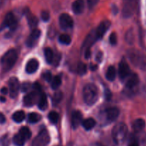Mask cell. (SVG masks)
Returning <instances> with one entry per match:
<instances>
[{"label": "cell", "instance_id": "cell-1", "mask_svg": "<svg viewBox=\"0 0 146 146\" xmlns=\"http://www.w3.org/2000/svg\"><path fill=\"white\" fill-rule=\"evenodd\" d=\"M82 95L84 103L87 106H92L98 99V90L94 84H88L83 88Z\"/></svg>", "mask_w": 146, "mask_h": 146}, {"label": "cell", "instance_id": "cell-2", "mask_svg": "<svg viewBox=\"0 0 146 146\" xmlns=\"http://www.w3.org/2000/svg\"><path fill=\"white\" fill-rule=\"evenodd\" d=\"M128 129L124 123H117L113 128L112 135L114 142L117 145H121L127 137Z\"/></svg>", "mask_w": 146, "mask_h": 146}, {"label": "cell", "instance_id": "cell-3", "mask_svg": "<svg viewBox=\"0 0 146 146\" xmlns=\"http://www.w3.org/2000/svg\"><path fill=\"white\" fill-rule=\"evenodd\" d=\"M18 58L16 50L9 49L3 55L1 58V64L4 71H8L12 68Z\"/></svg>", "mask_w": 146, "mask_h": 146}, {"label": "cell", "instance_id": "cell-4", "mask_svg": "<svg viewBox=\"0 0 146 146\" xmlns=\"http://www.w3.org/2000/svg\"><path fill=\"white\" fill-rule=\"evenodd\" d=\"M127 56L132 64L137 68L146 70V56L136 49H130L127 51Z\"/></svg>", "mask_w": 146, "mask_h": 146}, {"label": "cell", "instance_id": "cell-5", "mask_svg": "<svg viewBox=\"0 0 146 146\" xmlns=\"http://www.w3.org/2000/svg\"><path fill=\"white\" fill-rule=\"evenodd\" d=\"M50 141V137L48 131L46 129H42L33 140L31 146H47Z\"/></svg>", "mask_w": 146, "mask_h": 146}, {"label": "cell", "instance_id": "cell-6", "mask_svg": "<svg viewBox=\"0 0 146 146\" xmlns=\"http://www.w3.org/2000/svg\"><path fill=\"white\" fill-rule=\"evenodd\" d=\"M41 92V90L34 89V91L26 95L23 98V104L24 106L31 107L36 104V103L38 102Z\"/></svg>", "mask_w": 146, "mask_h": 146}, {"label": "cell", "instance_id": "cell-7", "mask_svg": "<svg viewBox=\"0 0 146 146\" xmlns=\"http://www.w3.org/2000/svg\"><path fill=\"white\" fill-rule=\"evenodd\" d=\"M136 9V0H123L122 14L125 18L132 17Z\"/></svg>", "mask_w": 146, "mask_h": 146}, {"label": "cell", "instance_id": "cell-8", "mask_svg": "<svg viewBox=\"0 0 146 146\" xmlns=\"http://www.w3.org/2000/svg\"><path fill=\"white\" fill-rule=\"evenodd\" d=\"M6 27L9 28L11 31H14L17 29V21L13 13L9 12L8 14H7L1 27H0V30L4 29Z\"/></svg>", "mask_w": 146, "mask_h": 146}, {"label": "cell", "instance_id": "cell-9", "mask_svg": "<svg viewBox=\"0 0 146 146\" xmlns=\"http://www.w3.org/2000/svg\"><path fill=\"white\" fill-rule=\"evenodd\" d=\"M59 24H60L61 29L64 30H67L69 29H71L73 27L74 21H73L72 18L69 14H66V13H63L60 16Z\"/></svg>", "mask_w": 146, "mask_h": 146}, {"label": "cell", "instance_id": "cell-10", "mask_svg": "<svg viewBox=\"0 0 146 146\" xmlns=\"http://www.w3.org/2000/svg\"><path fill=\"white\" fill-rule=\"evenodd\" d=\"M140 80L138 76L136 74H131L129 76V78L127 79L125 84V90L128 92H133L138 86Z\"/></svg>", "mask_w": 146, "mask_h": 146}, {"label": "cell", "instance_id": "cell-11", "mask_svg": "<svg viewBox=\"0 0 146 146\" xmlns=\"http://www.w3.org/2000/svg\"><path fill=\"white\" fill-rule=\"evenodd\" d=\"M9 95L12 98H16L18 95L20 88L19 81L16 77H11L9 81Z\"/></svg>", "mask_w": 146, "mask_h": 146}, {"label": "cell", "instance_id": "cell-12", "mask_svg": "<svg viewBox=\"0 0 146 146\" xmlns=\"http://www.w3.org/2000/svg\"><path fill=\"white\" fill-rule=\"evenodd\" d=\"M118 74L119 76H120L121 80L125 79L127 77H128L131 74L130 66L127 64V63L125 61H124V60L120 61V63L119 64Z\"/></svg>", "mask_w": 146, "mask_h": 146}, {"label": "cell", "instance_id": "cell-13", "mask_svg": "<svg viewBox=\"0 0 146 146\" xmlns=\"http://www.w3.org/2000/svg\"><path fill=\"white\" fill-rule=\"evenodd\" d=\"M103 113H104L105 119L109 123L113 122V121H115L117 117L119 116V114H120V111H119L118 108H115V107L107 108Z\"/></svg>", "mask_w": 146, "mask_h": 146}, {"label": "cell", "instance_id": "cell-14", "mask_svg": "<svg viewBox=\"0 0 146 146\" xmlns=\"http://www.w3.org/2000/svg\"><path fill=\"white\" fill-rule=\"evenodd\" d=\"M40 34H41V31L39 29H35L33 30L32 32L30 34V35L29 36L27 41H26V44H27V46H34L36 44V43L37 42V41H38L39 38L40 36Z\"/></svg>", "mask_w": 146, "mask_h": 146}, {"label": "cell", "instance_id": "cell-15", "mask_svg": "<svg viewBox=\"0 0 146 146\" xmlns=\"http://www.w3.org/2000/svg\"><path fill=\"white\" fill-rule=\"evenodd\" d=\"M110 25H111V24H110L109 21H104L100 23V25L97 27V29L95 30V33L97 36V38H102L104 35L106 31L110 28Z\"/></svg>", "mask_w": 146, "mask_h": 146}, {"label": "cell", "instance_id": "cell-16", "mask_svg": "<svg viewBox=\"0 0 146 146\" xmlns=\"http://www.w3.org/2000/svg\"><path fill=\"white\" fill-rule=\"evenodd\" d=\"M82 122V114L79 111H74L72 114V125L74 129Z\"/></svg>", "mask_w": 146, "mask_h": 146}, {"label": "cell", "instance_id": "cell-17", "mask_svg": "<svg viewBox=\"0 0 146 146\" xmlns=\"http://www.w3.org/2000/svg\"><path fill=\"white\" fill-rule=\"evenodd\" d=\"M39 67V62L35 58H31L27 62V65L25 67V71L27 74H34Z\"/></svg>", "mask_w": 146, "mask_h": 146}, {"label": "cell", "instance_id": "cell-18", "mask_svg": "<svg viewBox=\"0 0 146 146\" xmlns=\"http://www.w3.org/2000/svg\"><path fill=\"white\" fill-rule=\"evenodd\" d=\"M97 39L98 38H97V35H96L95 31H92L86 37L85 40L84 41V44H83V46H84L85 49L86 48H90V47L92 46Z\"/></svg>", "mask_w": 146, "mask_h": 146}, {"label": "cell", "instance_id": "cell-19", "mask_svg": "<svg viewBox=\"0 0 146 146\" xmlns=\"http://www.w3.org/2000/svg\"><path fill=\"white\" fill-rule=\"evenodd\" d=\"M72 9L74 14H80L83 12L84 9V0H75L72 4Z\"/></svg>", "mask_w": 146, "mask_h": 146}, {"label": "cell", "instance_id": "cell-20", "mask_svg": "<svg viewBox=\"0 0 146 146\" xmlns=\"http://www.w3.org/2000/svg\"><path fill=\"white\" fill-rule=\"evenodd\" d=\"M26 17H27L28 24L30 28H35L38 24V19L34 15H33L29 10H26Z\"/></svg>", "mask_w": 146, "mask_h": 146}, {"label": "cell", "instance_id": "cell-21", "mask_svg": "<svg viewBox=\"0 0 146 146\" xmlns=\"http://www.w3.org/2000/svg\"><path fill=\"white\" fill-rule=\"evenodd\" d=\"M145 122L142 118H137L133 123V129L136 133L141 132L145 128Z\"/></svg>", "mask_w": 146, "mask_h": 146}, {"label": "cell", "instance_id": "cell-22", "mask_svg": "<svg viewBox=\"0 0 146 146\" xmlns=\"http://www.w3.org/2000/svg\"><path fill=\"white\" fill-rule=\"evenodd\" d=\"M47 106H48V102H47V96L44 93L41 92L38 101V108L41 111H44V110L47 109Z\"/></svg>", "mask_w": 146, "mask_h": 146}, {"label": "cell", "instance_id": "cell-23", "mask_svg": "<svg viewBox=\"0 0 146 146\" xmlns=\"http://www.w3.org/2000/svg\"><path fill=\"white\" fill-rule=\"evenodd\" d=\"M82 125L83 128L86 130V131H90L96 125V121L92 118H88L87 119L84 120L82 122Z\"/></svg>", "mask_w": 146, "mask_h": 146}, {"label": "cell", "instance_id": "cell-24", "mask_svg": "<svg viewBox=\"0 0 146 146\" xmlns=\"http://www.w3.org/2000/svg\"><path fill=\"white\" fill-rule=\"evenodd\" d=\"M116 76V70L115 68L113 66H110L107 68V72H106V78L108 81H114Z\"/></svg>", "mask_w": 146, "mask_h": 146}, {"label": "cell", "instance_id": "cell-25", "mask_svg": "<svg viewBox=\"0 0 146 146\" xmlns=\"http://www.w3.org/2000/svg\"><path fill=\"white\" fill-rule=\"evenodd\" d=\"M44 57H45V60L48 64H51L53 61V58H54V53H53L52 50L49 47L44 48Z\"/></svg>", "mask_w": 146, "mask_h": 146}, {"label": "cell", "instance_id": "cell-26", "mask_svg": "<svg viewBox=\"0 0 146 146\" xmlns=\"http://www.w3.org/2000/svg\"><path fill=\"white\" fill-rule=\"evenodd\" d=\"M25 118V113L24 111H16L14 114L12 115V119L16 123H21Z\"/></svg>", "mask_w": 146, "mask_h": 146}, {"label": "cell", "instance_id": "cell-27", "mask_svg": "<svg viewBox=\"0 0 146 146\" xmlns=\"http://www.w3.org/2000/svg\"><path fill=\"white\" fill-rule=\"evenodd\" d=\"M19 133L23 137L25 140H29L31 136V133L27 127L24 126L20 128Z\"/></svg>", "mask_w": 146, "mask_h": 146}, {"label": "cell", "instance_id": "cell-28", "mask_svg": "<svg viewBox=\"0 0 146 146\" xmlns=\"http://www.w3.org/2000/svg\"><path fill=\"white\" fill-rule=\"evenodd\" d=\"M25 141L26 140L19 133L15 135L13 138V143L17 146H24Z\"/></svg>", "mask_w": 146, "mask_h": 146}, {"label": "cell", "instance_id": "cell-29", "mask_svg": "<svg viewBox=\"0 0 146 146\" xmlns=\"http://www.w3.org/2000/svg\"><path fill=\"white\" fill-rule=\"evenodd\" d=\"M41 119V115L37 113H30L28 115V122L30 123H36Z\"/></svg>", "mask_w": 146, "mask_h": 146}, {"label": "cell", "instance_id": "cell-30", "mask_svg": "<svg viewBox=\"0 0 146 146\" xmlns=\"http://www.w3.org/2000/svg\"><path fill=\"white\" fill-rule=\"evenodd\" d=\"M62 97H63V94L61 91H56V92L54 94V95H53V97H52L53 105L56 106L58 104H60V101H61L62 99Z\"/></svg>", "mask_w": 146, "mask_h": 146}, {"label": "cell", "instance_id": "cell-31", "mask_svg": "<svg viewBox=\"0 0 146 146\" xmlns=\"http://www.w3.org/2000/svg\"><path fill=\"white\" fill-rule=\"evenodd\" d=\"M62 84V80L60 76H56L55 77H54V78H52L51 81V87L52 89L57 90L59 87L61 86Z\"/></svg>", "mask_w": 146, "mask_h": 146}, {"label": "cell", "instance_id": "cell-32", "mask_svg": "<svg viewBox=\"0 0 146 146\" xmlns=\"http://www.w3.org/2000/svg\"><path fill=\"white\" fill-rule=\"evenodd\" d=\"M48 118L52 123L56 124L59 121V114L56 111H51L49 113Z\"/></svg>", "mask_w": 146, "mask_h": 146}, {"label": "cell", "instance_id": "cell-33", "mask_svg": "<svg viewBox=\"0 0 146 146\" xmlns=\"http://www.w3.org/2000/svg\"><path fill=\"white\" fill-rule=\"evenodd\" d=\"M77 72L79 75H84L87 72V66L84 63H79L77 67Z\"/></svg>", "mask_w": 146, "mask_h": 146}, {"label": "cell", "instance_id": "cell-34", "mask_svg": "<svg viewBox=\"0 0 146 146\" xmlns=\"http://www.w3.org/2000/svg\"><path fill=\"white\" fill-rule=\"evenodd\" d=\"M59 41L61 44H65V45H68L71 43V38L69 35L67 34H62V35L60 36L59 37Z\"/></svg>", "mask_w": 146, "mask_h": 146}, {"label": "cell", "instance_id": "cell-35", "mask_svg": "<svg viewBox=\"0 0 146 146\" xmlns=\"http://www.w3.org/2000/svg\"><path fill=\"white\" fill-rule=\"evenodd\" d=\"M0 143H1V146H9L10 144L9 138L7 135H4L0 139Z\"/></svg>", "mask_w": 146, "mask_h": 146}, {"label": "cell", "instance_id": "cell-36", "mask_svg": "<svg viewBox=\"0 0 146 146\" xmlns=\"http://www.w3.org/2000/svg\"><path fill=\"white\" fill-rule=\"evenodd\" d=\"M42 76L43 79L45 80L47 82H50V81H52V74L50 71H44V72L42 73Z\"/></svg>", "mask_w": 146, "mask_h": 146}, {"label": "cell", "instance_id": "cell-37", "mask_svg": "<svg viewBox=\"0 0 146 146\" xmlns=\"http://www.w3.org/2000/svg\"><path fill=\"white\" fill-rule=\"evenodd\" d=\"M117 42V35H116L115 33H112L110 36V43L112 45H116Z\"/></svg>", "mask_w": 146, "mask_h": 146}, {"label": "cell", "instance_id": "cell-38", "mask_svg": "<svg viewBox=\"0 0 146 146\" xmlns=\"http://www.w3.org/2000/svg\"><path fill=\"white\" fill-rule=\"evenodd\" d=\"M31 85L29 82H24L21 84V89L22 92H26V91H28L30 88H31Z\"/></svg>", "mask_w": 146, "mask_h": 146}, {"label": "cell", "instance_id": "cell-39", "mask_svg": "<svg viewBox=\"0 0 146 146\" xmlns=\"http://www.w3.org/2000/svg\"><path fill=\"white\" fill-rule=\"evenodd\" d=\"M41 17H42V19L44 21H48L50 18V13L47 11H43L41 14Z\"/></svg>", "mask_w": 146, "mask_h": 146}, {"label": "cell", "instance_id": "cell-40", "mask_svg": "<svg viewBox=\"0 0 146 146\" xmlns=\"http://www.w3.org/2000/svg\"><path fill=\"white\" fill-rule=\"evenodd\" d=\"M104 98L107 101H110L112 98V94L109 89H105L104 91Z\"/></svg>", "mask_w": 146, "mask_h": 146}, {"label": "cell", "instance_id": "cell-41", "mask_svg": "<svg viewBox=\"0 0 146 146\" xmlns=\"http://www.w3.org/2000/svg\"><path fill=\"white\" fill-rule=\"evenodd\" d=\"M103 54L101 51L98 52L97 54V56H96V61H97L98 63H100L102 61V57H103Z\"/></svg>", "mask_w": 146, "mask_h": 146}, {"label": "cell", "instance_id": "cell-42", "mask_svg": "<svg viewBox=\"0 0 146 146\" xmlns=\"http://www.w3.org/2000/svg\"><path fill=\"white\" fill-rule=\"evenodd\" d=\"M99 0H87V2H88L89 7H93L94 6H95L97 4V3L98 2Z\"/></svg>", "mask_w": 146, "mask_h": 146}, {"label": "cell", "instance_id": "cell-43", "mask_svg": "<svg viewBox=\"0 0 146 146\" xmlns=\"http://www.w3.org/2000/svg\"><path fill=\"white\" fill-rule=\"evenodd\" d=\"M90 56H91V51H90V48H86L85 51H84V57L87 59Z\"/></svg>", "mask_w": 146, "mask_h": 146}, {"label": "cell", "instance_id": "cell-44", "mask_svg": "<svg viewBox=\"0 0 146 146\" xmlns=\"http://www.w3.org/2000/svg\"><path fill=\"white\" fill-rule=\"evenodd\" d=\"M128 146H139L138 142L137 141V140L135 139H133L130 141V143H129Z\"/></svg>", "mask_w": 146, "mask_h": 146}, {"label": "cell", "instance_id": "cell-45", "mask_svg": "<svg viewBox=\"0 0 146 146\" xmlns=\"http://www.w3.org/2000/svg\"><path fill=\"white\" fill-rule=\"evenodd\" d=\"M6 122V118L1 113H0V124H3Z\"/></svg>", "mask_w": 146, "mask_h": 146}, {"label": "cell", "instance_id": "cell-46", "mask_svg": "<svg viewBox=\"0 0 146 146\" xmlns=\"http://www.w3.org/2000/svg\"><path fill=\"white\" fill-rule=\"evenodd\" d=\"M1 93L3 95H7V93H8V89H7L6 87H3V88H1Z\"/></svg>", "mask_w": 146, "mask_h": 146}, {"label": "cell", "instance_id": "cell-47", "mask_svg": "<svg viewBox=\"0 0 146 146\" xmlns=\"http://www.w3.org/2000/svg\"><path fill=\"white\" fill-rule=\"evenodd\" d=\"M90 69L92 70V71H95L96 69H97V66L96 65H91L90 66Z\"/></svg>", "mask_w": 146, "mask_h": 146}, {"label": "cell", "instance_id": "cell-48", "mask_svg": "<svg viewBox=\"0 0 146 146\" xmlns=\"http://www.w3.org/2000/svg\"><path fill=\"white\" fill-rule=\"evenodd\" d=\"M0 101H1V102L4 103L6 101V98L4 96H0Z\"/></svg>", "mask_w": 146, "mask_h": 146}, {"label": "cell", "instance_id": "cell-49", "mask_svg": "<svg viewBox=\"0 0 146 146\" xmlns=\"http://www.w3.org/2000/svg\"><path fill=\"white\" fill-rule=\"evenodd\" d=\"M96 146H103V145H101V144H97V145Z\"/></svg>", "mask_w": 146, "mask_h": 146}]
</instances>
